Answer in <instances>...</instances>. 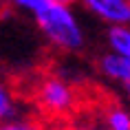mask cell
I'll return each mask as SVG.
<instances>
[{"label":"cell","mask_w":130,"mask_h":130,"mask_svg":"<svg viewBox=\"0 0 130 130\" xmlns=\"http://www.w3.org/2000/svg\"><path fill=\"white\" fill-rule=\"evenodd\" d=\"M0 130H44L40 123H35L33 119H22V117H13L9 121L0 123Z\"/></svg>","instance_id":"9"},{"label":"cell","mask_w":130,"mask_h":130,"mask_svg":"<svg viewBox=\"0 0 130 130\" xmlns=\"http://www.w3.org/2000/svg\"><path fill=\"white\" fill-rule=\"evenodd\" d=\"M18 112V99H15L13 88L5 79H0V123L13 119Z\"/></svg>","instance_id":"6"},{"label":"cell","mask_w":130,"mask_h":130,"mask_svg":"<svg viewBox=\"0 0 130 130\" xmlns=\"http://www.w3.org/2000/svg\"><path fill=\"white\" fill-rule=\"evenodd\" d=\"M123 90H126V97L130 99V84H126V86H123Z\"/></svg>","instance_id":"12"},{"label":"cell","mask_w":130,"mask_h":130,"mask_svg":"<svg viewBox=\"0 0 130 130\" xmlns=\"http://www.w3.org/2000/svg\"><path fill=\"white\" fill-rule=\"evenodd\" d=\"M97 66H99V73L104 77H108V79L121 84V86L130 84V62L128 60H123V57H119V55L108 51L106 55L99 57Z\"/></svg>","instance_id":"4"},{"label":"cell","mask_w":130,"mask_h":130,"mask_svg":"<svg viewBox=\"0 0 130 130\" xmlns=\"http://www.w3.org/2000/svg\"><path fill=\"white\" fill-rule=\"evenodd\" d=\"M53 2H57V5H64V7H73L77 0H53Z\"/></svg>","instance_id":"11"},{"label":"cell","mask_w":130,"mask_h":130,"mask_svg":"<svg viewBox=\"0 0 130 130\" xmlns=\"http://www.w3.org/2000/svg\"><path fill=\"white\" fill-rule=\"evenodd\" d=\"M106 44H108L110 53L130 62V24L128 27H108Z\"/></svg>","instance_id":"5"},{"label":"cell","mask_w":130,"mask_h":130,"mask_svg":"<svg viewBox=\"0 0 130 130\" xmlns=\"http://www.w3.org/2000/svg\"><path fill=\"white\" fill-rule=\"evenodd\" d=\"M5 2L11 5L13 9H18V11H22V13H29L33 18L35 13H40L42 9L46 7L48 2H53V0H5Z\"/></svg>","instance_id":"8"},{"label":"cell","mask_w":130,"mask_h":130,"mask_svg":"<svg viewBox=\"0 0 130 130\" xmlns=\"http://www.w3.org/2000/svg\"><path fill=\"white\" fill-rule=\"evenodd\" d=\"M38 102L48 115L62 117V115H69L75 108L77 95L69 79L51 75V77H44L38 86Z\"/></svg>","instance_id":"2"},{"label":"cell","mask_w":130,"mask_h":130,"mask_svg":"<svg viewBox=\"0 0 130 130\" xmlns=\"http://www.w3.org/2000/svg\"><path fill=\"white\" fill-rule=\"evenodd\" d=\"M86 11L108 27H128L130 24V0H79Z\"/></svg>","instance_id":"3"},{"label":"cell","mask_w":130,"mask_h":130,"mask_svg":"<svg viewBox=\"0 0 130 130\" xmlns=\"http://www.w3.org/2000/svg\"><path fill=\"white\" fill-rule=\"evenodd\" d=\"M40 33L51 46L64 53H79L86 46V33L73 7H64L57 2H48L40 13L33 15Z\"/></svg>","instance_id":"1"},{"label":"cell","mask_w":130,"mask_h":130,"mask_svg":"<svg viewBox=\"0 0 130 130\" xmlns=\"http://www.w3.org/2000/svg\"><path fill=\"white\" fill-rule=\"evenodd\" d=\"M57 130H97L93 126H84V123H66V126H62Z\"/></svg>","instance_id":"10"},{"label":"cell","mask_w":130,"mask_h":130,"mask_svg":"<svg viewBox=\"0 0 130 130\" xmlns=\"http://www.w3.org/2000/svg\"><path fill=\"white\" fill-rule=\"evenodd\" d=\"M106 130H130V110L121 106H110L104 115Z\"/></svg>","instance_id":"7"},{"label":"cell","mask_w":130,"mask_h":130,"mask_svg":"<svg viewBox=\"0 0 130 130\" xmlns=\"http://www.w3.org/2000/svg\"><path fill=\"white\" fill-rule=\"evenodd\" d=\"M5 7H7V2H5V0H0V15H2V11H5Z\"/></svg>","instance_id":"13"}]
</instances>
